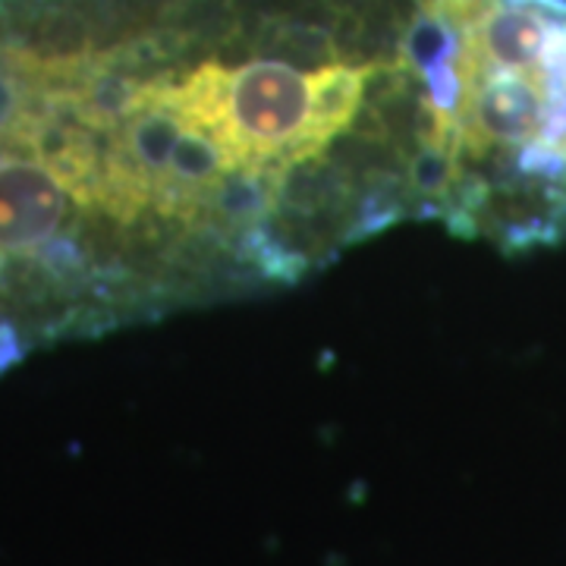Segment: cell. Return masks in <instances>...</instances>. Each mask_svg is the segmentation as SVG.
<instances>
[{
  "instance_id": "3957f363",
  "label": "cell",
  "mask_w": 566,
  "mask_h": 566,
  "mask_svg": "<svg viewBox=\"0 0 566 566\" xmlns=\"http://www.w3.org/2000/svg\"><path fill=\"white\" fill-rule=\"evenodd\" d=\"M371 76L375 66H344V63L312 73V129L318 148H324L353 123Z\"/></svg>"
},
{
  "instance_id": "6da1fadb",
  "label": "cell",
  "mask_w": 566,
  "mask_h": 566,
  "mask_svg": "<svg viewBox=\"0 0 566 566\" xmlns=\"http://www.w3.org/2000/svg\"><path fill=\"white\" fill-rule=\"evenodd\" d=\"M227 148L237 164L308 161L322 148L312 129V73L255 61L227 76Z\"/></svg>"
},
{
  "instance_id": "7a4b0ae2",
  "label": "cell",
  "mask_w": 566,
  "mask_h": 566,
  "mask_svg": "<svg viewBox=\"0 0 566 566\" xmlns=\"http://www.w3.org/2000/svg\"><path fill=\"white\" fill-rule=\"evenodd\" d=\"M479 63V61H475ZM554 114V95L542 73H516V70H475L465 85L463 104L457 114V142L465 145H513L526 148L545 136Z\"/></svg>"
}]
</instances>
